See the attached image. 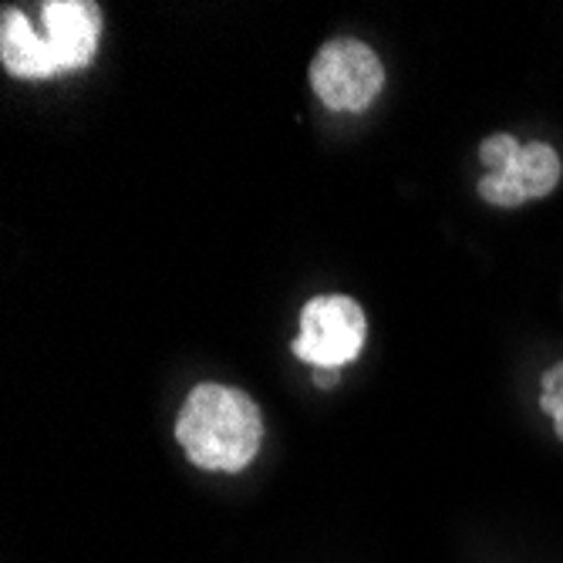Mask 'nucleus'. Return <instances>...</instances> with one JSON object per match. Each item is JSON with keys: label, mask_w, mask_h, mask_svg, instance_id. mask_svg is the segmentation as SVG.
<instances>
[{"label": "nucleus", "mask_w": 563, "mask_h": 563, "mask_svg": "<svg viewBox=\"0 0 563 563\" xmlns=\"http://www.w3.org/2000/svg\"><path fill=\"white\" fill-rule=\"evenodd\" d=\"M101 8L91 0H47L41 4V31L21 8L0 14V65L11 78L47 81L91 65L101 44Z\"/></svg>", "instance_id": "nucleus-1"}, {"label": "nucleus", "mask_w": 563, "mask_h": 563, "mask_svg": "<svg viewBox=\"0 0 563 563\" xmlns=\"http://www.w3.org/2000/svg\"><path fill=\"white\" fill-rule=\"evenodd\" d=\"M264 432L261 405L243 388L220 382L196 385L176 416V442L207 473L246 470L264 445Z\"/></svg>", "instance_id": "nucleus-2"}, {"label": "nucleus", "mask_w": 563, "mask_h": 563, "mask_svg": "<svg viewBox=\"0 0 563 563\" xmlns=\"http://www.w3.org/2000/svg\"><path fill=\"white\" fill-rule=\"evenodd\" d=\"M483 176L476 183L479 199L496 210H517L530 199L550 196L563 179V163L547 142H517L514 135L496 132L479 142Z\"/></svg>", "instance_id": "nucleus-3"}, {"label": "nucleus", "mask_w": 563, "mask_h": 563, "mask_svg": "<svg viewBox=\"0 0 563 563\" xmlns=\"http://www.w3.org/2000/svg\"><path fill=\"white\" fill-rule=\"evenodd\" d=\"M368 341V318L347 294H318L303 303L300 334L290 351L314 372H341L357 362Z\"/></svg>", "instance_id": "nucleus-4"}, {"label": "nucleus", "mask_w": 563, "mask_h": 563, "mask_svg": "<svg viewBox=\"0 0 563 563\" xmlns=\"http://www.w3.org/2000/svg\"><path fill=\"white\" fill-rule=\"evenodd\" d=\"M314 95L331 112H365L385 88V65L378 51L357 37H331L307 68Z\"/></svg>", "instance_id": "nucleus-5"}, {"label": "nucleus", "mask_w": 563, "mask_h": 563, "mask_svg": "<svg viewBox=\"0 0 563 563\" xmlns=\"http://www.w3.org/2000/svg\"><path fill=\"white\" fill-rule=\"evenodd\" d=\"M540 408L550 416L553 432L563 442V362L550 365L540 378Z\"/></svg>", "instance_id": "nucleus-6"}, {"label": "nucleus", "mask_w": 563, "mask_h": 563, "mask_svg": "<svg viewBox=\"0 0 563 563\" xmlns=\"http://www.w3.org/2000/svg\"><path fill=\"white\" fill-rule=\"evenodd\" d=\"M338 375L341 372H314V385L318 388H334L338 385Z\"/></svg>", "instance_id": "nucleus-7"}]
</instances>
